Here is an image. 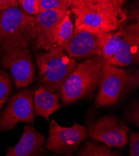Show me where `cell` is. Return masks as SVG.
Segmentation results:
<instances>
[{"label":"cell","mask_w":139,"mask_h":156,"mask_svg":"<svg viewBox=\"0 0 139 156\" xmlns=\"http://www.w3.org/2000/svg\"><path fill=\"white\" fill-rule=\"evenodd\" d=\"M105 64L101 57L88 58L77 64L59 91L62 102L69 105L95 92L101 85Z\"/></svg>","instance_id":"obj_1"},{"label":"cell","mask_w":139,"mask_h":156,"mask_svg":"<svg viewBox=\"0 0 139 156\" xmlns=\"http://www.w3.org/2000/svg\"><path fill=\"white\" fill-rule=\"evenodd\" d=\"M37 36L36 18L17 6L0 10V49L27 48Z\"/></svg>","instance_id":"obj_2"},{"label":"cell","mask_w":139,"mask_h":156,"mask_svg":"<svg viewBox=\"0 0 139 156\" xmlns=\"http://www.w3.org/2000/svg\"><path fill=\"white\" fill-rule=\"evenodd\" d=\"M39 82L41 87L55 93L59 91L76 66L75 58L69 57L61 47H54L36 56Z\"/></svg>","instance_id":"obj_3"},{"label":"cell","mask_w":139,"mask_h":156,"mask_svg":"<svg viewBox=\"0 0 139 156\" xmlns=\"http://www.w3.org/2000/svg\"><path fill=\"white\" fill-rule=\"evenodd\" d=\"M0 50L1 64L10 71L16 88H26L32 84L35 66L29 50L14 47H5Z\"/></svg>","instance_id":"obj_4"},{"label":"cell","mask_w":139,"mask_h":156,"mask_svg":"<svg viewBox=\"0 0 139 156\" xmlns=\"http://www.w3.org/2000/svg\"><path fill=\"white\" fill-rule=\"evenodd\" d=\"M34 91L24 88L9 99L7 106L0 115V132L13 129L18 122L33 124L35 113Z\"/></svg>","instance_id":"obj_5"},{"label":"cell","mask_w":139,"mask_h":156,"mask_svg":"<svg viewBox=\"0 0 139 156\" xmlns=\"http://www.w3.org/2000/svg\"><path fill=\"white\" fill-rule=\"evenodd\" d=\"M87 137V129L85 126L74 122L72 126L63 127L53 119L46 147L55 154L72 155Z\"/></svg>","instance_id":"obj_6"},{"label":"cell","mask_w":139,"mask_h":156,"mask_svg":"<svg viewBox=\"0 0 139 156\" xmlns=\"http://www.w3.org/2000/svg\"><path fill=\"white\" fill-rule=\"evenodd\" d=\"M130 128L127 124L113 115H107L90 124L87 129V136L107 146L124 148L129 142Z\"/></svg>","instance_id":"obj_7"},{"label":"cell","mask_w":139,"mask_h":156,"mask_svg":"<svg viewBox=\"0 0 139 156\" xmlns=\"http://www.w3.org/2000/svg\"><path fill=\"white\" fill-rule=\"evenodd\" d=\"M128 80L129 70L106 64L95 101L96 106L113 105L128 94Z\"/></svg>","instance_id":"obj_8"},{"label":"cell","mask_w":139,"mask_h":156,"mask_svg":"<svg viewBox=\"0 0 139 156\" xmlns=\"http://www.w3.org/2000/svg\"><path fill=\"white\" fill-rule=\"evenodd\" d=\"M107 33L75 27L72 36L63 49L74 58L101 57Z\"/></svg>","instance_id":"obj_9"},{"label":"cell","mask_w":139,"mask_h":156,"mask_svg":"<svg viewBox=\"0 0 139 156\" xmlns=\"http://www.w3.org/2000/svg\"><path fill=\"white\" fill-rule=\"evenodd\" d=\"M139 23L124 27L123 34L113 57L106 64L114 67H125L138 64Z\"/></svg>","instance_id":"obj_10"},{"label":"cell","mask_w":139,"mask_h":156,"mask_svg":"<svg viewBox=\"0 0 139 156\" xmlns=\"http://www.w3.org/2000/svg\"><path fill=\"white\" fill-rule=\"evenodd\" d=\"M67 11L60 9L47 10L36 14L37 36L33 44L35 49L47 51L52 48V37L55 28Z\"/></svg>","instance_id":"obj_11"},{"label":"cell","mask_w":139,"mask_h":156,"mask_svg":"<svg viewBox=\"0 0 139 156\" xmlns=\"http://www.w3.org/2000/svg\"><path fill=\"white\" fill-rule=\"evenodd\" d=\"M46 137L33 126L24 125L23 133L17 144L14 147H8L6 156H35L46 154L44 143Z\"/></svg>","instance_id":"obj_12"},{"label":"cell","mask_w":139,"mask_h":156,"mask_svg":"<svg viewBox=\"0 0 139 156\" xmlns=\"http://www.w3.org/2000/svg\"><path fill=\"white\" fill-rule=\"evenodd\" d=\"M75 16V27L109 33L117 30L122 23L103 14L87 9L71 10Z\"/></svg>","instance_id":"obj_13"},{"label":"cell","mask_w":139,"mask_h":156,"mask_svg":"<svg viewBox=\"0 0 139 156\" xmlns=\"http://www.w3.org/2000/svg\"><path fill=\"white\" fill-rule=\"evenodd\" d=\"M125 0H72L71 10L87 9L103 14L122 23L127 18L123 6Z\"/></svg>","instance_id":"obj_14"},{"label":"cell","mask_w":139,"mask_h":156,"mask_svg":"<svg viewBox=\"0 0 139 156\" xmlns=\"http://www.w3.org/2000/svg\"><path fill=\"white\" fill-rule=\"evenodd\" d=\"M34 108L35 116L49 121V116L61 108L57 93H53L40 86L34 92Z\"/></svg>","instance_id":"obj_15"},{"label":"cell","mask_w":139,"mask_h":156,"mask_svg":"<svg viewBox=\"0 0 139 156\" xmlns=\"http://www.w3.org/2000/svg\"><path fill=\"white\" fill-rule=\"evenodd\" d=\"M68 10L64 17L57 24L52 37V48L63 47L71 38L74 33L73 24Z\"/></svg>","instance_id":"obj_16"},{"label":"cell","mask_w":139,"mask_h":156,"mask_svg":"<svg viewBox=\"0 0 139 156\" xmlns=\"http://www.w3.org/2000/svg\"><path fill=\"white\" fill-rule=\"evenodd\" d=\"M124 27H120L116 32L107 33L104 44L101 58L106 62L109 60L114 55L119 43L123 36Z\"/></svg>","instance_id":"obj_17"},{"label":"cell","mask_w":139,"mask_h":156,"mask_svg":"<svg viewBox=\"0 0 139 156\" xmlns=\"http://www.w3.org/2000/svg\"><path fill=\"white\" fill-rule=\"evenodd\" d=\"M116 152H112L111 147L105 144H99L91 141H87L75 154L81 156H114L119 155Z\"/></svg>","instance_id":"obj_18"},{"label":"cell","mask_w":139,"mask_h":156,"mask_svg":"<svg viewBox=\"0 0 139 156\" xmlns=\"http://www.w3.org/2000/svg\"><path fill=\"white\" fill-rule=\"evenodd\" d=\"M12 88L13 82L10 76L4 70H0V110L7 101Z\"/></svg>","instance_id":"obj_19"},{"label":"cell","mask_w":139,"mask_h":156,"mask_svg":"<svg viewBox=\"0 0 139 156\" xmlns=\"http://www.w3.org/2000/svg\"><path fill=\"white\" fill-rule=\"evenodd\" d=\"M38 3L40 12L55 9L68 11L72 6V0H38Z\"/></svg>","instance_id":"obj_20"},{"label":"cell","mask_w":139,"mask_h":156,"mask_svg":"<svg viewBox=\"0 0 139 156\" xmlns=\"http://www.w3.org/2000/svg\"><path fill=\"white\" fill-rule=\"evenodd\" d=\"M126 120L133 124L134 126H139V101L138 100H134L127 108L124 113Z\"/></svg>","instance_id":"obj_21"},{"label":"cell","mask_w":139,"mask_h":156,"mask_svg":"<svg viewBox=\"0 0 139 156\" xmlns=\"http://www.w3.org/2000/svg\"><path fill=\"white\" fill-rule=\"evenodd\" d=\"M18 3L29 15H36L40 12L38 0H18Z\"/></svg>","instance_id":"obj_22"},{"label":"cell","mask_w":139,"mask_h":156,"mask_svg":"<svg viewBox=\"0 0 139 156\" xmlns=\"http://www.w3.org/2000/svg\"><path fill=\"white\" fill-rule=\"evenodd\" d=\"M129 141H130V149L129 155L130 156L139 155V133L138 131L129 132Z\"/></svg>","instance_id":"obj_23"},{"label":"cell","mask_w":139,"mask_h":156,"mask_svg":"<svg viewBox=\"0 0 139 156\" xmlns=\"http://www.w3.org/2000/svg\"><path fill=\"white\" fill-rule=\"evenodd\" d=\"M139 85V72L138 70H129L128 91L132 93L136 91Z\"/></svg>","instance_id":"obj_24"},{"label":"cell","mask_w":139,"mask_h":156,"mask_svg":"<svg viewBox=\"0 0 139 156\" xmlns=\"http://www.w3.org/2000/svg\"><path fill=\"white\" fill-rule=\"evenodd\" d=\"M18 5V0H0V10L9 7L17 6Z\"/></svg>","instance_id":"obj_25"},{"label":"cell","mask_w":139,"mask_h":156,"mask_svg":"<svg viewBox=\"0 0 139 156\" xmlns=\"http://www.w3.org/2000/svg\"></svg>","instance_id":"obj_26"},{"label":"cell","mask_w":139,"mask_h":156,"mask_svg":"<svg viewBox=\"0 0 139 156\" xmlns=\"http://www.w3.org/2000/svg\"><path fill=\"white\" fill-rule=\"evenodd\" d=\"M0 66H1V64H0Z\"/></svg>","instance_id":"obj_27"}]
</instances>
